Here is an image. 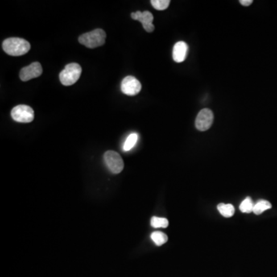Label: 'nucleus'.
I'll list each match as a JSON object with an SVG mask.
<instances>
[{
    "mask_svg": "<svg viewBox=\"0 0 277 277\" xmlns=\"http://www.w3.org/2000/svg\"><path fill=\"white\" fill-rule=\"evenodd\" d=\"M151 225L154 228H166L169 225L167 219L154 216L151 219Z\"/></svg>",
    "mask_w": 277,
    "mask_h": 277,
    "instance_id": "obj_16",
    "label": "nucleus"
},
{
    "mask_svg": "<svg viewBox=\"0 0 277 277\" xmlns=\"http://www.w3.org/2000/svg\"><path fill=\"white\" fill-rule=\"evenodd\" d=\"M30 43L21 38H9L2 43V49L5 52L13 56L25 55L30 51Z\"/></svg>",
    "mask_w": 277,
    "mask_h": 277,
    "instance_id": "obj_1",
    "label": "nucleus"
},
{
    "mask_svg": "<svg viewBox=\"0 0 277 277\" xmlns=\"http://www.w3.org/2000/svg\"><path fill=\"white\" fill-rule=\"evenodd\" d=\"M138 135L137 133H132L126 138V141L124 142L123 150L125 152L129 151L131 150L134 146L137 144V141H138Z\"/></svg>",
    "mask_w": 277,
    "mask_h": 277,
    "instance_id": "obj_14",
    "label": "nucleus"
},
{
    "mask_svg": "<svg viewBox=\"0 0 277 277\" xmlns=\"http://www.w3.org/2000/svg\"><path fill=\"white\" fill-rule=\"evenodd\" d=\"M104 161L111 172L114 174H118L122 172L124 168V163L122 157L117 152H105L104 156Z\"/></svg>",
    "mask_w": 277,
    "mask_h": 277,
    "instance_id": "obj_4",
    "label": "nucleus"
},
{
    "mask_svg": "<svg viewBox=\"0 0 277 277\" xmlns=\"http://www.w3.org/2000/svg\"><path fill=\"white\" fill-rule=\"evenodd\" d=\"M255 204H253L251 198L246 197L243 201L241 203L240 206V211L244 213H250L253 212V207Z\"/></svg>",
    "mask_w": 277,
    "mask_h": 277,
    "instance_id": "obj_15",
    "label": "nucleus"
},
{
    "mask_svg": "<svg viewBox=\"0 0 277 277\" xmlns=\"http://www.w3.org/2000/svg\"><path fill=\"white\" fill-rule=\"evenodd\" d=\"M170 0H152V6L157 10H165L170 6Z\"/></svg>",
    "mask_w": 277,
    "mask_h": 277,
    "instance_id": "obj_17",
    "label": "nucleus"
},
{
    "mask_svg": "<svg viewBox=\"0 0 277 277\" xmlns=\"http://www.w3.org/2000/svg\"><path fill=\"white\" fill-rule=\"evenodd\" d=\"M151 239L155 242L156 246H160L167 242L168 237L165 233H163V232L156 231V232H154V233H152Z\"/></svg>",
    "mask_w": 277,
    "mask_h": 277,
    "instance_id": "obj_13",
    "label": "nucleus"
},
{
    "mask_svg": "<svg viewBox=\"0 0 277 277\" xmlns=\"http://www.w3.org/2000/svg\"><path fill=\"white\" fill-rule=\"evenodd\" d=\"M106 34L102 29H96L79 37V42L87 48L94 49L103 46L105 42Z\"/></svg>",
    "mask_w": 277,
    "mask_h": 277,
    "instance_id": "obj_2",
    "label": "nucleus"
},
{
    "mask_svg": "<svg viewBox=\"0 0 277 277\" xmlns=\"http://www.w3.org/2000/svg\"><path fill=\"white\" fill-rule=\"evenodd\" d=\"M240 3L244 6H249L253 3V0H240Z\"/></svg>",
    "mask_w": 277,
    "mask_h": 277,
    "instance_id": "obj_18",
    "label": "nucleus"
},
{
    "mask_svg": "<svg viewBox=\"0 0 277 277\" xmlns=\"http://www.w3.org/2000/svg\"><path fill=\"white\" fill-rule=\"evenodd\" d=\"M188 45L183 41H179L174 45L173 50V58L176 63H183L188 53Z\"/></svg>",
    "mask_w": 277,
    "mask_h": 277,
    "instance_id": "obj_10",
    "label": "nucleus"
},
{
    "mask_svg": "<svg viewBox=\"0 0 277 277\" xmlns=\"http://www.w3.org/2000/svg\"><path fill=\"white\" fill-rule=\"evenodd\" d=\"M82 68L78 63H69L59 74V80L64 86L73 85L80 79Z\"/></svg>",
    "mask_w": 277,
    "mask_h": 277,
    "instance_id": "obj_3",
    "label": "nucleus"
},
{
    "mask_svg": "<svg viewBox=\"0 0 277 277\" xmlns=\"http://www.w3.org/2000/svg\"><path fill=\"white\" fill-rule=\"evenodd\" d=\"M11 117L13 120L18 122H31L34 120V110L26 105H18L11 111Z\"/></svg>",
    "mask_w": 277,
    "mask_h": 277,
    "instance_id": "obj_5",
    "label": "nucleus"
},
{
    "mask_svg": "<svg viewBox=\"0 0 277 277\" xmlns=\"http://www.w3.org/2000/svg\"><path fill=\"white\" fill-rule=\"evenodd\" d=\"M131 18L135 20L139 21L142 23L143 29L148 33H152L155 30V26L153 24L154 16L150 12L137 11L131 13Z\"/></svg>",
    "mask_w": 277,
    "mask_h": 277,
    "instance_id": "obj_9",
    "label": "nucleus"
},
{
    "mask_svg": "<svg viewBox=\"0 0 277 277\" xmlns=\"http://www.w3.org/2000/svg\"><path fill=\"white\" fill-rule=\"evenodd\" d=\"M142 89L140 82L134 76H129L124 78L121 83V90L127 96H136Z\"/></svg>",
    "mask_w": 277,
    "mask_h": 277,
    "instance_id": "obj_7",
    "label": "nucleus"
},
{
    "mask_svg": "<svg viewBox=\"0 0 277 277\" xmlns=\"http://www.w3.org/2000/svg\"><path fill=\"white\" fill-rule=\"evenodd\" d=\"M43 73V68L40 63L35 62L28 67H24L21 69L19 77L22 81H29V80L39 77Z\"/></svg>",
    "mask_w": 277,
    "mask_h": 277,
    "instance_id": "obj_8",
    "label": "nucleus"
},
{
    "mask_svg": "<svg viewBox=\"0 0 277 277\" xmlns=\"http://www.w3.org/2000/svg\"><path fill=\"white\" fill-rule=\"evenodd\" d=\"M217 209L220 214L224 216L225 218H229L234 215L235 208L232 204H225V203H220L217 206Z\"/></svg>",
    "mask_w": 277,
    "mask_h": 277,
    "instance_id": "obj_11",
    "label": "nucleus"
},
{
    "mask_svg": "<svg viewBox=\"0 0 277 277\" xmlns=\"http://www.w3.org/2000/svg\"><path fill=\"white\" fill-rule=\"evenodd\" d=\"M213 119H214V116H213L212 110L207 108L202 109L196 117V122H195L196 129L202 132L207 131L212 126Z\"/></svg>",
    "mask_w": 277,
    "mask_h": 277,
    "instance_id": "obj_6",
    "label": "nucleus"
},
{
    "mask_svg": "<svg viewBox=\"0 0 277 277\" xmlns=\"http://www.w3.org/2000/svg\"><path fill=\"white\" fill-rule=\"evenodd\" d=\"M271 208L272 205L270 202L264 200H259L254 205V207H253V212L255 213L256 215H260L264 211L271 209Z\"/></svg>",
    "mask_w": 277,
    "mask_h": 277,
    "instance_id": "obj_12",
    "label": "nucleus"
}]
</instances>
